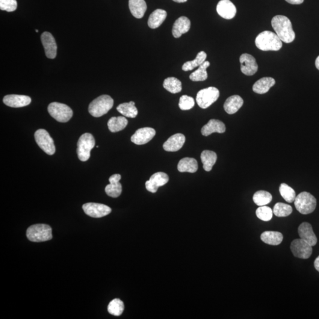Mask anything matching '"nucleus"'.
Returning <instances> with one entry per match:
<instances>
[{
  "label": "nucleus",
  "instance_id": "1",
  "mask_svg": "<svg viewBox=\"0 0 319 319\" xmlns=\"http://www.w3.org/2000/svg\"><path fill=\"white\" fill-rule=\"evenodd\" d=\"M271 25L276 34L283 42L289 43L295 39V32L292 29L291 21L288 17L278 15L272 19Z\"/></svg>",
  "mask_w": 319,
  "mask_h": 319
},
{
  "label": "nucleus",
  "instance_id": "2",
  "mask_svg": "<svg viewBox=\"0 0 319 319\" xmlns=\"http://www.w3.org/2000/svg\"><path fill=\"white\" fill-rule=\"evenodd\" d=\"M255 45L257 48L262 51H278L282 48L283 43L276 33L270 31H264L257 35Z\"/></svg>",
  "mask_w": 319,
  "mask_h": 319
},
{
  "label": "nucleus",
  "instance_id": "3",
  "mask_svg": "<svg viewBox=\"0 0 319 319\" xmlns=\"http://www.w3.org/2000/svg\"><path fill=\"white\" fill-rule=\"evenodd\" d=\"M114 105V100L107 95L97 97L89 105V112L94 117H100L108 113Z\"/></svg>",
  "mask_w": 319,
  "mask_h": 319
},
{
  "label": "nucleus",
  "instance_id": "4",
  "mask_svg": "<svg viewBox=\"0 0 319 319\" xmlns=\"http://www.w3.org/2000/svg\"><path fill=\"white\" fill-rule=\"evenodd\" d=\"M26 235L29 240L34 242L49 241L53 237L52 227L46 224H33L29 227Z\"/></svg>",
  "mask_w": 319,
  "mask_h": 319
},
{
  "label": "nucleus",
  "instance_id": "5",
  "mask_svg": "<svg viewBox=\"0 0 319 319\" xmlns=\"http://www.w3.org/2000/svg\"><path fill=\"white\" fill-rule=\"evenodd\" d=\"M317 205L316 198L309 192H301L295 197L294 205L300 214L307 215L315 211Z\"/></svg>",
  "mask_w": 319,
  "mask_h": 319
},
{
  "label": "nucleus",
  "instance_id": "6",
  "mask_svg": "<svg viewBox=\"0 0 319 319\" xmlns=\"http://www.w3.org/2000/svg\"><path fill=\"white\" fill-rule=\"evenodd\" d=\"M77 154L82 161H87L91 156V151L96 145L94 136L90 133H85L79 138L78 141Z\"/></svg>",
  "mask_w": 319,
  "mask_h": 319
},
{
  "label": "nucleus",
  "instance_id": "7",
  "mask_svg": "<svg viewBox=\"0 0 319 319\" xmlns=\"http://www.w3.org/2000/svg\"><path fill=\"white\" fill-rule=\"evenodd\" d=\"M48 112L54 119L60 123H66L73 116L72 109L62 103L55 102L50 103Z\"/></svg>",
  "mask_w": 319,
  "mask_h": 319
},
{
  "label": "nucleus",
  "instance_id": "8",
  "mask_svg": "<svg viewBox=\"0 0 319 319\" xmlns=\"http://www.w3.org/2000/svg\"><path fill=\"white\" fill-rule=\"evenodd\" d=\"M220 95V91L217 88L211 87L203 89L197 94L196 102L201 108H208L217 101Z\"/></svg>",
  "mask_w": 319,
  "mask_h": 319
},
{
  "label": "nucleus",
  "instance_id": "9",
  "mask_svg": "<svg viewBox=\"0 0 319 319\" xmlns=\"http://www.w3.org/2000/svg\"><path fill=\"white\" fill-rule=\"evenodd\" d=\"M34 138L38 146L41 150L48 155H54L56 152L54 141L46 130L43 129L37 130L34 134Z\"/></svg>",
  "mask_w": 319,
  "mask_h": 319
},
{
  "label": "nucleus",
  "instance_id": "10",
  "mask_svg": "<svg viewBox=\"0 0 319 319\" xmlns=\"http://www.w3.org/2000/svg\"><path fill=\"white\" fill-rule=\"evenodd\" d=\"M290 248L293 255L301 259H308L313 253L312 246L301 238L292 241Z\"/></svg>",
  "mask_w": 319,
  "mask_h": 319
},
{
  "label": "nucleus",
  "instance_id": "11",
  "mask_svg": "<svg viewBox=\"0 0 319 319\" xmlns=\"http://www.w3.org/2000/svg\"><path fill=\"white\" fill-rule=\"evenodd\" d=\"M82 208L86 214L95 218L105 217L112 211L109 206L97 203H85L83 205Z\"/></svg>",
  "mask_w": 319,
  "mask_h": 319
},
{
  "label": "nucleus",
  "instance_id": "12",
  "mask_svg": "<svg viewBox=\"0 0 319 319\" xmlns=\"http://www.w3.org/2000/svg\"><path fill=\"white\" fill-rule=\"evenodd\" d=\"M239 62L241 64V72L245 75L252 76L258 70V64L255 59L252 55L244 53L240 56Z\"/></svg>",
  "mask_w": 319,
  "mask_h": 319
},
{
  "label": "nucleus",
  "instance_id": "13",
  "mask_svg": "<svg viewBox=\"0 0 319 319\" xmlns=\"http://www.w3.org/2000/svg\"><path fill=\"white\" fill-rule=\"evenodd\" d=\"M168 181H169V177L166 173H156L153 174L150 180L146 182V187L148 191L155 193L158 191L159 187L165 185Z\"/></svg>",
  "mask_w": 319,
  "mask_h": 319
},
{
  "label": "nucleus",
  "instance_id": "14",
  "mask_svg": "<svg viewBox=\"0 0 319 319\" xmlns=\"http://www.w3.org/2000/svg\"><path fill=\"white\" fill-rule=\"evenodd\" d=\"M41 40L47 58L55 59L57 55V44L52 34L49 32H44L41 35Z\"/></svg>",
  "mask_w": 319,
  "mask_h": 319
},
{
  "label": "nucleus",
  "instance_id": "15",
  "mask_svg": "<svg viewBox=\"0 0 319 319\" xmlns=\"http://www.w3.org/2000/svg\"><path fill=\"white\" fill-rule=\"evenodd\" d=\"M156 135L155 129L150 127H145L137 130L132 135L131 140L137 145H143L149 143Z\"/></svg>",
  "mask_w": 319,
  "mask_h": 319
},
{
  "label": "nucleus",
  "instance_id": "16",
  "mask_svg": "<svg viewBox=\"0 0 319 319\" xmlns=\"http://www.w3.org/2000/svg\"><path fill=\"white\" fill-rule=\"evenodd\" d=\"M217 11L221 17L227 20L233 19L236 14V7L230 0H221L217 5Z\"/></svg>",
  "mask_w": 319,
  "mask_h": 319
},
{
  "label": "nucleus",
  "instance_id": "17",
  "mask_svg": "<svg viewBox=\"0 0 319 319\" xmlns=\"http://www.w3.org/2000/svg\"><path fill=\"white\" fill-rule=\"evenodd\" d=\"M32 102L31 97L20 95H8L3 98L4 104L12 108H21L28 106Z\"/></svg>",
  "mask_w": 319,
  "mask_h": 319
},
{
  "label": "nucleus",
  "instance_id": "18",
  "mask_svg": "<svg viewBox=\"0 0 319 319\" xmlns=\"http://www.w3.org/2000/svg\"><path fill=\"white\" fill-rule=\"evenodd\" d=\"M298 233L300 238L307 242L311 246H315L317 244V237L313 232L312 226L309 223H301L298 227Z\"/></svg>",
  "mask_w": 319,
  "mask_h": 319
},
{
  "label": "nucleus",
  "instance_id": "19",
  "mask_svg": "<svg viewBox=\"0 0 319 319\" xmlns=\"http://www.w3.org/2000/svg\"><path fill=\"white\" fill-rule=\"evenodd\" d=\"M121 176L119 174H115L109 177V182L110 184L105 188L106 193L109 196L116 198L120 196L122 192V185L120 183Z\"/></svg>",
  "mask_w": 319,
  "mask_h": 319
},
{
  "label": "nucleus",
  "instance_id": "20",
  "mask_svg": "<svg viewBox=\"0 0 319 319\" xmlns=\"http://www.w3.org/2000/svg\"><path fill=\"white\" fill-rule=\"evenodd\" d=\"M185 136L182 134H176L168 139L163 144V149L166 152H174L182 149L185 143Z\"/></svg>",
  "mask_w": 319,
  "mask_h": 319
},
{
  "label": "nucleus",
  "instance_id": "21",
  "mask_svg": "<svg viewBox=\"0 0 319 319\" xmlns=\"http://www.w3.org/2000/svg\"><path fill=\"white\" fill-rule=\"evenodd\" d=\"M191 21L188 17L182 16L174 22L172 34L174 37L179 38L181 35L189 32L191 29Z\"/></svg>",
  "mask_w": 319,
  "mask_h": 319
},
{
  "label": "nucleus",
  "instance_id": "22",
  "mask_svg": "<svg viewBox=\"0 0 319 319\" xmlns=\"http://www.w3.org/2000/svg\"><path fill=\"white\" fill-rule=\"evenodd\" d=\"M226 131L225 125L222 121L212 119L202 127L201 132L204 136H209L214 132L223 133Z\"/></svg>",
  "mask_w": 319,
  "mask_h": 319
},
{
  "label": "nucleus",
  "instance_id": "23",
  "mask_svg": "<svg viewBox=\"0 0 319 319\" xmlns=\"http://www.w3.org/2000/svg\"><path fill=\"white\" fill-rule=\"evenodd\" d=\"M276 84V81L273 78L270 77H264L257 81L254 84L253 90L254 93L258 94H264L267 93L271 87Z\"/></svg>",
  "mask_w": 319,
  "mask_h": 319
},
{
  "label": "nucleus",
  "instance_id": "24",
  "mask_svg": "<svg viewBox=\"0 0 319 319\" xmlns=\"http://www.w3.org/2000/svg\"><path fill=\"white\" fill-rule=\"evenodd\" d=\"M244 104V100L240 96H230L226 100L224 103L223 107L228 114L236 113Z\"/></svg>",
  "mask_w": 319,
  "mask_h": 319
},
{
  "label": "nucleus",
  "instance_id": "25",
  "mask_svg": "<svg viewBox=\"0 0 319 319\" xmlns=\"http://www.w3.org/2000/svg\"><path fill=\"white\" fill-rule=\"evenodd\" d=\"M166 11L161 10V9H157L150 14L149 20H148V25L151 29L158 28L164 22V21L166 19Z\"/></svg>",
  "mask_w": 319,
  "mask_h": 319
},
{
  "label": "nucleus",
  "instance_id": "26",
  "mask_svg": "<svg viewBox=\"0 0 319 319\" xmlns=\"http://www.w3.org/2000/svg\"><path fill=\"white\" fill-rule=\"evenodd\" d=\"M129 8L132 16L141 19L147 10V4L144 0H129Z\"/></svg>",
  "mask_w": 319,
  "mask_h": 319
},
{
  "label": "nucleus",
  "instance_id": "27",
  "mask_svg": "<svg viewBox=\"0 0 319 319\" xmlns=\"http://www.w3.org/2000/svg\"><path fill=\"white\" fill-rule=\"evenodd\" d=\"M177 169L180 172H188L193 173L198 169V164L196 160L193 158H186L180 160Z\"/></svg>",
  "mask_w": 319,
  "mask_h": 319
},
{
  "label": "nucleus",
  "instance_id": "28",
  "mask_svg": "<svg viewBox=\"0 0 319 319\" xmlns=\"http://www.w3.org/2000/svg\"><path fill=\"white\" fill-rule=\"evenodd\" d=\"M200 159L203 164L204 170L210 171L212 169L213 166L217 160V155L212 151L204 150L201 153Z\"/></svg>",
  "mask_w": 319,
  "mask_h": 319
},
{
  "label": "nucleus",
  "instance_id": "29",
  "mask_svg": "<svg viewBox=\"0 0 319 319\" xmlns=\"http://www.w3.org/2000/svg\"><path fill=\"white\" fill-rule=\"evenodd\" d=\"M261 239L265 244L279 245L283 241V235L279 232L265 231L261 235Z\"/></svg>",
  "mask_w": 319,
  "mask_h": 319
},
{
  "label": "nucleus",
  "instance_id": "30",
  "mask_svg": "<svg viewBox=\"0 0 319 319\" xmlns=\"http://www.w3.org/2000/svg\"><path fill=\"white\" fill-rule=\"evenodd\" d=\"M128 124V120L124 117H113L109 120L108 127L109 131L117 132L124 129Z\"/></svg>",
  "mask_w": 319,
  "mask_h": 319
},
{
  "label": "nucleus",
  "instance_id": "31",
  "mask_svg": "<svg viewBox=\"0 0 319 319\" xmlns=\"http://www.w3.org/2000/svg\"><path fill=\"white\" fill-rule=\"evenodd\" d=\"M117 109L120 113L126 117L135 118L138 115L137 109L133 101L121 103L117 106Z\"/></svg>",
  "mask_w": 319,
  "mask_h": 319
},
{
  "label": "nucleus",
  "instance_id": "32",
  "mask_svg": "<svg viewBox=\"0 0 319 319\" xmlns=\"http://www.w3.org/2000/svg\"><path fill=\"white\" fill-rule=\"evenodd\" d=\"M210 66V62L205 61L203 64L199 66V68L194 72L191 74L190 78L191 81L193 82L204 81L208 78V73L206 69Z\"/></svg>",
  "mask_w": 319,
  "mask_h": 319
},
{
  "label": "nucleus",
  "instance_id": "33",
  "mask_svg": "<svg viewBox=\"0 0 319 319\" xmlns=\"http://www.w3.org/2000/svg\"><path fill=\"white\" fill-rule=\"evenodd\" d=\"M206 58L207 55L205 52L201 51L198 53L196 58L193 61L186 62L183 65V70L187 72V71L193 70L195 67L200 66L206 61Z\"/></svg>",
  "mask_w": 319,
  "mask_h": 319
},
{
  "label": "nucleus",
  "instance_id": "34",
  "mask_svg": "<svg viewBox=\"0 0 319 319\" xmlns=\"http://www.w3.org/2000/svg\"><path fill=\"white\" fill-rule=\"evenodd\" d=\"M163 87L170 93L177 94L182 90V82L174 77H170L164 80Z\"/></svg>",
  "mask_w": 319,
  "mask_h": 319
},
{
  "label": "nucleus",
  "instance_id": "35",
  "mask_svg": "<svg viewBox=\"0 0 319 319\" xmlns=\"http://www.w3.org/2000/svg\"><path fill=\"white\" fill-rule=\"evenodd\" d=\"M272 199H273L272 195L269 192L264 191H256L253 196L254 203L259 206L267 205L271 202Z\"/></svg>",
  "mask_w": 319,
  "mask_h": 319
},
{
  "label": "nucleus",
  "instance_id": "36",
  "mask_svg": "<svg viewBox=\"0 0 319 319\" xmlns=\"http://www.w3.org/2000/svg\"><path fill=\"white\" fill-rule=\"evenodd\" d=\"M279 191L280 194L283 197L286 202L288 203H292L294 202L295 197V192L294 189L291 188L290 186L286 184V183H282L279 188Z\"/></svg>",
  "mask_w": 319,
  "mask_h": 319
},
{
  "label": "nucleus",
  "instance_id": "37",
  "mask_svg": "<svg viewBox=\"0 0 319 319\" xmlns=\"http://www.w3.org/2000/svg\"><path fill=\"white\" fill-rule=\"evenodd\" d=\"M273 214L278 217H286L290 215L292 208L290 205L283 203H277L274 206Z\"/></svg>",
  "mask_w": 319,
  "mask_h": 319
},
{
  "label": "nucleus",
  "instance_id": "38",
  "mask_svg": "<svg viewBox=\"0 0 319 319\" xmlns=\"http://www.w3.org/2000/svg\"><path fill=\"white\" fill-rule=\"evenodd\" d=\"M124 310V303L123 301L118 299V298H115L112 300L108 306V312L115 316H120L122 315Z\"/></svg>",
  "mask_w": 319,
  "mask_h": 319
},
{
  "label": "nucleus",
  "instance_id": "39",
  "mask_svg": "<svg viewBox=\"0 0 319 319\" xmlns=\"http://www.w3.org/2000/svg\"><path fill=\"white\" fill-rule=\"evenodd\" d=\"M256 215L259 220L263 221H269L273 218V211L270 207L266 206H259L256 209Z\"/></svg>",
  "mask_w": 319,
  "mask_h": 319
},
{
  "label": "nucleus",
  "instance_id": "40",
  "mask_svg": "<svg viewBox=\"0 0 319 319\" xmlns=\"http://www.w3.org/2000/svg\"><path fill=\"white\" fill-rule=\"evenodd\" d=\"M194 105V100L193 97L188 96H183L180 97L179 106L182 110H189L193 108Z\"/></svg>",
  "mask_w": 319,
  "mask_h": 319
},
{
  "label": "nucleus",
  "instance_id": "41",
  "mask_svg": "<svg viewBox=\"0 0 319 319\" xmlns=\"http://www.w3.org/2000/svg\"><path fill=\"white\" fill-rule=\"evenodd\" d=\"M17 8L16 0H0V9L2 11L13 12Z\"/></svg>",
  "mask_w": 319,
  "mask_h": 319
},
{
  "label": "nucleus",
  "instance_id": "42",
  "mask_svg": "<svg viewBox=\"0 0 319 319\" xmlns=\"http://www.w3.org/2000/svg\"><path fill=\"white\" fill-rule=\"evenodd\" d=\"M286 1L291 4H300L303 2L304 0H286Z\"/></svg>",
  "mask_w": 319,
  "mask_h": 319
},
{
  "label": "nucleus",
  "instance_id": "43",
  "mask_svg": "<svg viewBox=\"0 0 319 319\" xmlns=\"http://www.w3.org/2000/svg\"><path fill=\"white\" fill-rule=\"evenodd\" d=\"M314 265L316 270L319 272V255L315 259Z\"/></svg>",
  "mask_w": 319,
  "mask_h": 319
},
{
  "label": "nucleus",
  "instance_id": "44",
  "mask_svg": "<svg viewBox=\"0 0 319 319\" xmlns=\"http://www.w3.org/2000/svg\"><path fill=\"white\" fill-rule=\"evenodd\" d=\"M315 64H316V67H317V69L319 70V56L316 59V62H315Z\"/></svg>",
  "mask_w": 319,
  "mask_h": 319
},
{
  "label": "nucleus",
  "instance_id": "45",
  "mask_svg": "<svg viewBox=\"0 0 319 319\" xmlns=\"http://www.w3.org/2000/svg\"><path fill=\"white\" fill-rule=\"evenodd\" d=\"M173 1L176 2L182 3L185 2L187 1L188 0H173Z\"/></svg>",
  "mask_w": 319,
  "mask_h": 319
},
{
  "label": "nucleus",
  "instance_id": "46",
  "mask_svg": "<svg viewBox=\"0 0 319 319\" xmlns=\"http://www.w3.org/2000/svg\"><path fill=\"white\" fill-rule=\"evenodd\" d=\"M35 32H38V30H35Z\"/></svg>",
  "mask_w": 319,
  "mask_h": 319
}]
</instances>
